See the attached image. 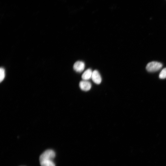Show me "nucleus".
<instances>
[{
    "mask_svg": "<svg viewBox=\"0 0 166 166\" xmlns=\"http://www.w3.org/2000/svg\"><path fill=\"white\" fill-rule=\"evenodd\" d=\"M93 71L90 69L86 70L82 74L81 78L83 80L88 81L91 78Z\"/></svg>",
    "mask_w": 166,
    "mask_h": 166,
    "instance_id": "7",
    "label": "nucleus"
},
{
    "mask_svg": "<svg viewBox=\"0 0 166 166\" xmlns=\"http://www.w3.org/2000/svg\"><path fill=\"white\" fill-rule=\"evenodd\" d=\"M0 81L1 82L4 78L5 77V70L3 68H1L0 69Z\"/></svg>",
    "mask_w": 166,
    "mask_h": 166,
    "instance_id": "9",
    "label": "nucleus"
},
{
    "mask_svg": "<svg viewBox=\"0 0 166 166\" xmlns=\"http://www.w3.org/2000/svg\"><path fill=\"white\" fill-rule=\"evenodd\" d=\"M91 79L93 81L97 84H100L101 82V77L98 71L96 70L93 71Z\"/></svg>",
    "mask_w": 166,
    "mask_h": 166,
    "instance_id": "3",
    "label": "nucleus"
},
{
    "mask_svg": "<svg viewBox=\"0 0 166 166\" xmlns=\"http://www.w3.org/2000/svg\"><path fill=\"white\" fill-rule=\"evenodd\" d=\"M85 68V63L81 61H77L73 65V68L74 70L77 72H82Z\"/></svg>",
    "mask_w": 166,
    "mask_h": 166,
    "instance_id": "4",
    "label": "nucleus"
},
{
    "mask_svg": "<svg viewBox=\"0 0 166 166\" xmlns=\"http://www.w3.org/2000/svg\"><path fill=\"white\" fill-rule=\"evenodd\" d=\"M55 156V153L53 150L48 149L44 151L39 157V160L45 158L53 160Z\"/></svg>",
    "mask_w": 166,
    "mask_h": 166,
    "instance_id": "2",
    "label": "nucleus"
},
{
    "mask_svg": "<svg viewBox=\"0 0 166 166\" xmlns=\"http://www.w3.org/2000/svg\"><path fill=\"white\" fill-rule=\"evenodd\" d=\"M162 67V64L157 61H152L148 63L146 66V69L149 72H153L160 70Z\"/></svg>",
    "mask_w": 166,
    "mask_h": 166,
    "instance_id": "1",
    "label": "nucleus"
},
{
    "mask_svg": "<svg viewBox=\"0 0 166 166\" xmlns=\"http://www.w3.org/2000/svg\"><path fill=\"white\" fill-rule=\"evenodd\" d=\"M159 77L161 79L166 78V68L163 69L161 71L159 74Z\"/></svg>",
    "mask_w": 166,
    "mask_h": 166,
    "instance_id": "8",
    "label": "nucleus"
},
{
    "mask_svg": "<svg viewBox=\"0 0 166 166\" xmlns=\"http://www.w3.org/2000/svg\"><path fill=\"white\" fill-rule=\"evenodd\" d=\"M41 166H55L53 160L47 158L39 160Z\"/></svg>",
    "mask_w": 166,
    "mask_h": 166,
    "instance_id": "6",
    "label": "nucleus"
},
{
    "mask_svg": "<svg viewBox=\"0 0 166 166\" xmlns=\"http://www.w3.org/2000/svg\"><path fill=\"white\" fill-rule=\"evenodd\" d=\"M79 86L82 90L87 91L91 89L92 85L90 82L88 81L83 80L80 82Z\"/></svg>",
    "mask_w": 166,
    "mask_h": 166,
    "instance_id": "5",
    "label": "nucleus"
}]
</instances>
